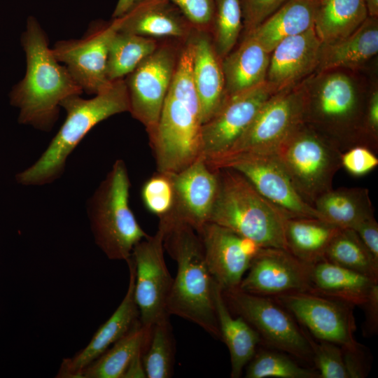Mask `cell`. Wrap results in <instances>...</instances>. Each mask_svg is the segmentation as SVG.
Masks as SVG:
<instances>
[{"label": "cell", "mask_w": 378, "mask_h": 378, "mask_svg": "<svg viewBox=\"0 0 378 378\" xmlns=\"http://www.w3.org/2000/svg\"><path fill=\"white\" fill-rule=\"evenodd\" d=\"M222 167H230L241 174L262 196L289 217H309L325 220L316 209L300 195L273 153L238 155L214 169Z\"/></svg>", "instance_id": "15"}, {"label": "cell", "mask_w": 378, "mask_h": 378, "mask_svg": "<svg viewBox=\"0 0 378 378\" xmlns=\"http://www.w3.org/2000/svg\"><path fill=\"white\" fill-rule=\"evenodd\" d=\"M172 179L174 204L166 216L182 221L198 232L209 222L216 197V169L211 168L202 155L181 171L172 174Z\"/></svg>", "instance_id": "19"}, {"label": "cell", "mask_w": 378, "mask_h": 378, "mask_svg": "<svg viewBox=\"0 0 378 378\" xmlns=\"http://www.w3.org/2000/svg\"><path fill=\"white\" fill-rule=\"evenodd\" d=\"M163 245L177 265L167 302V312L189 321L220 339L214 302L216 281L205 261L197 232L170 216L160 218Z\"/></svg>", "instance_id": "4"}, {"label": "cell", "mask_w": 378, "mask_h": 378, "mask_svg": "<svg viewBox=\"0 0 378 378\" xmlns=\"http://www.w3.org/2000/svg\"><path fill=\"white\" fill-rule=\"evenodd\" d=\"M117 31L113 20L95 21L81 38L59 41L52 48L57 60L89 94L99 93L111 83L106 76V62L109 44Z\"/></svg>", "instance_id": "14"}, {"label": "cell", "mask_w": 378, "mask_h": 378, "mask_svg": "<svg viewBox=\"0 0 378 378\" xmlns=\"http://www.w3.org/2000/svg\"><path fill=\"white\" fill-rule=\"evenodd\" d=\"M270 54L251 34L244 36L221 60L227 97L264 83Z\"/></svg>", "instance_id": "25"}, {"label": "cell", "mask_w": 378, "mask_h": 378, "mask_svg": "<svg viewBox=\"0 0 378 378\" xmlns=\"http://www.w3.org/2000/svg\"><path fill=\"white\" fill-rule=\"evenodd\" d=\"M26 55L24 78L10 93V104L20 110L18 122L45 132L57 121L61 102L83 91L48 46L38 20L29 16L21 37Z\"/></svg>", "instance_id": "3"}, {"label": "cell", "mask_w": 378, "mask_h": 378, "mask_svg": "<svg viewBox=\"0 0 378 378\" xmlns=\"http://www.w3.org/2000/svg\"><path fill=\"white\" fill-rule=\"evenodd\" d=\"M378 280L326 259L312 265L309 292L362 306Z\"/></svg>", "instance_id": "26"}, {"label": "cell", "mask_w": 378, "mask_h": 378, "mask_svg": "<svg viewBox=\"0 0 378 378\" xmlns=\"http://www.w3.org/2000/svg\"><path fill=\"white\" fill-rule=\"evenodd\" d=\"M164 232L158 227L153 235L137 243L131 254L135 265L134 298L141 323L151 328L169 316L167 302L173 278L164 256Z\"/></svg>", "instance_id": "13"}, {"label": "cell", "mask_w": 378, "mask_h": 378, "mask_svg": "<svg viewBox=\"0 0 378 378\" xmlns=\"http://www.w3.org/2000/svg\"><path fill=\"white\" fill-rule=\"evenodd\" d=\"M159 44L154 38L117 31L108 47V80L112 82L129 75Z\"/></svg>", "instance_id": "33"}, {"label": "cell", "mask_w": 378, "mask_h": 378, "mask_svg": "<svg viewBox=\"0 0 378 378\" xmlns=\"http://www.w3.org/2000/svg\"><path fill=\"white\" fill-rule=\"evenodd\" d=\"M216 169L218 190L209 222L232 230L260 248L287 250L285 225L289 216L237 171L230 167Z\"/></svg>", "instance_id": "6"}, {"label": "cell", "mask_w": 378, "mask_h": 378, "mask_svg": "<svg viewBox=\"0 0 378 378\" xmlns=\"http://www.w3.org/2000/svg\"><path fill=\"white\" fill-rule=\"evenodd\" d=\"M368 17L363 0H319L314 30L322 43L342 39Z\"/></svg>", "instance_id": "32"}, {"label": "cell", "mask_w": 378, "mask_h": 378, "mask_svg": "<svg viewBox=\"0 0 378 378\" xmlns=\"http://www.w3.org/2000/svg\"><path fill=\"white\" fill-rule=\"evenodd\" d=\"M348 378H363L367 374L363 347L353 350L342 348Z\"/></svg>", "instance_id": "45"}, {"label": "cell", "mask_w": 378, "mask_h": 378, "mask_svg": "<svg viewBox=\"0 0 378 378\" xmlns=\"http://www.w3.org/2000/svg\"><path fill=\"white\" fill-rule=\"evenodd\" d=\"M151 328L143 326L139 320L111 348L88 365L81 377L122 378L134 358L144 353Z\"/></svg>", "instance_id": "31"}, {"label": "cell", "mask_w": 378, "mask_h": 378, "mask_svg": "<svg viewBox=\"0 0 378 378\" xmlns=\"http://www.w3.org/2000/svg\"><path fill=\"white\" fill-rule=\"evenodd\" d=\"M312 265L286 249L260 248L238 288L264 296L309 291Z\"/></svg>", "instance_id": "17"}, {"label": "cell", "mask_w": 378, "mask_h": 378, "mask_svg": "<svg viewBox=\"0 0 378 378\" xmlns=\"http://www.w3.org/2000/svg\"><path fill=\"white\" fill-rule=\"evenodd\" d=\"M318 1L287 0L249 34L270 53L284 39L314 27Z\"/></svg>", "instance_id": "27"}, {"label": "cell", "mask_w": 378, "mask_h": 378, "mask_svg": "<svg viewBox=\"0 0 378 378\" xmlns=\"http://www.w3.org/2000/svg\"><path fill=\"white\" fill-rule=\"evenodd\" d=\"M223 295L229 309L247 321L267 344L299 359L312 360L306 331L274 298L247 293L238 287L223 290Z\"/></svg>", "instance_id": "9"}, {"label": "cell", "mask_w": 378, "mask_h": 378, "mask_svg": "<svg viewBox=\"0 0 378 378\" xmlns=\"http://www.w3.org/2000/svg\"><path fill=\"white\" fill-rule=\"evenodd\" d=\"M369 17H378V0H363Z\"/></svg>", "instance_id": "48"}, {"label": "cell", "mask_w": 378, "mask_h": 378, "mask_svg": "<svg viewBox=\"0 0 378 378\" xmlns=\"http://www.w3.org/2000/svg\"><path fill=\"white\" fill-rule=\"evenodd\" d=\"M276 93L266 82L227 96L202 126V153L206 160L228 150L247 129L263 104Z\"/></svg>", "instance_id": "16"}, {"label": "cell", "mask_w": 378, "mask_h": 378, "mask_svg": "<svg viewBox=\"0 0 378 378\" xmlns=\"http://www.w3.org/2000/svg\"><path fill=\"white\" fill-rule=\"evenodd\" d=\"M323 218L340 228L354 229L374 216L369 190L365 188H332L314 202Z\"/></svg>", "instance_id": "29"}, {"label": "cell", "mask_w": 378, "mask_h": 378, "mask_svg": "<svg viewBox=\"0 0 378 378\" xmlns=\"http://www.w3.org/2000/svg\"><path fill=\"white\" fill-rule=\"evenodd\" d=\"M319 1V0H318Z\"/></svg>", "instance_id": "49"}, {"label": "cell", "mask_w": 378, "mask_h": 378, "mask_svg": "<svg viewBox=\"0 0 378 378\" xmlns=\"http://www.w3.org/2000/svg\"><path fill=\"white\" fill-rule=\"evenodd\" d=\"M181 47L172 43L159 44L124 79L129 96V112L144 126L148 138L156 130Z\"/></svg>", "instance_id": "11"}, {"label": "cell", "mask_w": 378, "mask_h": 378, "mask_svg": "<svg viewBox=\"0 0 378 378\" xmlns=\"http://www.w3.org/2000/svg\"><path fill=\"white\" fill-rule=\"evenodd\" d=\"M274 299L318 340L353 350L362 347L354 337V306L309 291L284 293Z\"/></svg>", "instance_id": "12"}, {"label": "cell", "mask_w": 378, "mask_h": 378, "mask_svg": "<svg viewBox=\"0 0 378 378\" xmlns=\"http://www.w3.org/2000/svg\"><path fill=\"white\" fill-rule=\"evenodd\" d=\"M377 53L378 17L368 16L346 37L321 44L316 71L337 68L364 69L374 62Z\"/></svg>", "instance_id": "24"}, {"label": "cell", "mask_w": 378, "mask_h": 378, "mask_svg": "<svg viewBox=\"0 0 378 378\" xmlns=\"http://www.w3.org/2000/svg\"><path fill=\"white\" fill-rule=\"evenodd\" d=\"M118 31L151 38L185 42L195 29L178 8L168 0H142L124 15L113 18Z\"/></svg>", "instance_id": "22"}, {"label": "cell", "mask_w": 378, "mask_h": 378, "mask_svg": "<svg viewBox=\"0 0 378 378\" xmlns=\"http://www.w3.org/2000/svg\"><path fill=\"white\" fill-rule=\"evenodd\" d=\"M175 342L169 316L154 324L148 344L142 356L147 378H169L173 376Z\"/></svg>", "instance_id": "35"}, {"label": "cell", "mask_w": 378, "mask_h": 378, "mask_svg": "<svg viewBox=\"0 0 378 378\" xmlns=\"http://www.w3.org/2000/svg\"><path fill=\"white\" fill-rule=\"evenodd\" d=\"M324 259L378 280V262L353 229H339L326 248Z\"/></svg>", "instance_id": "34"}, {"label": "cell", "mask_w": 378, "mask_h": 378, "mask_svg": "<svg viewBox=\"0 0 378 378\" xmlns=\"http://www.w3.org/2000/svg\"><path fill=\"white\" fill-rule=\"evenodd\" d=\"M287 0H241L243 36L251 32Z\"/></svg>", "instance_id": "42"}, {"label": "cell", "mask_w": 378, "mask_h": 378, "mask_svg": "<svg viewBox=\"0 0 378 378\" xmlns=\"http://www.w3.org/2000/svg\"><path fill=\"white\" fill-rule=\"evenodd\" d=\"M353 230L378 262V223L374 216L365 220Z\"/></svg>", "instance_id": "44"}, {"label": "cell", "mask_w": 378, "mask_h": 378, "mask_svg": "<svg viewBox=\"0 0 378 378\" xmlns=\"http://www.w3.org/2000/svg\"><path fill=\"white\" fill-rule=\"evenodd\" d=\"M321 44L314 27L284 39L270 54L265 81L275 92L299 84L316 71Z\"/></svg>", "instance_id": "21"}, {"label": "cell", "mask_w": 378, "mask_h": 378, "mask_svg": "<svg viewBox=\"0 0 378 378\" xmlns=\"http://www.w3.org/2000/svg\"><path fill=\"white\" fill-rule=\"evenodd\" d=\"M94 95L86 99L75 94L61 102L66 112L65 120L38 159L16 175L18 183L36 186L55 181L63 174L69 156L94 126L130 111L124 78L112 81Z\"/></svg>", "instance_id": "5"}, {"label": "cell", "mask_w": 378, "mask_h": 378, "mask_svg": "<svg viewBox=\"0 0 378 378\" xmlns=\"http://www.w3.org/2000/svg\"><path fill=\"white\" fill-rule=\"evenodd\" d=\"M306 334L312 351V361L318 370V377L348 378L342 347L322 340L315 342L307 331Z\"/></svg>", "instance_id": "39"}, {"label": "cell", "mask_w": 378, "mask_h": 378, "mask_svg": "<svg viewBox=\"0 0 378 378\" xmlns=\"http://www.w3.org/2000/svg\"><path fill=\"white\" fill-rule=\"evenodd\" d=\"M241 0H215L211 36L222 60L235 48L243 31Z\"/></svg>", "instance_id": "36"}, {"label": "cell", "mask_w": 378, "mask_h": 378, "mask_svg": "<svg viewBox=\"0 0 378 378\" xmlns=\"http://www.w3.org/2000/svg\"><path fill=\"white\" fill-rule=\"evenodd\" d=\"M182 13L195 31L211 34L215 0H168Z\"/></svg>", "instance_id": "40"}, {"label": "cell", "mask_w": 378, "mask_h": 378, "mask_svg": "<svg viewBox=\"0 0 378 378\" xmlns=\"http://www.w3.org/2000/svg\"><path fill=\"white\" fill-rule=\"evenodd\" d=\"M192 78L202 113V124L220 107L227 97L221 59L217 55L211 34L194 31Z\"/></svg>", "instance_id": "23"}, {"label": "cell", "mask_w": 378, "mask_h": 378, "mask_svg": "<svg viewBox=\"0 0 378 378\" xmlns=\"http://www.w3.org/2000/svg\"><path fill=\"white\" fill-rule=\"evenodd\" d=\"M300 195L313 206L332 188L342 167V150L329 137L302 122L273 152Z\"/></svg>", "instance_id": "8"}, {"label": "cell", "mask_w": 378, "mask_h": 378, "mask_svg": "<svg viewBox=\"0 0 378 378\" xmlns=\"http://www.w3.org/2000/svg\"><path fill=\"white\" fill-rule=\"evenodd\" d=\"M303 122L300 83L273 94L232 146L223 155L206 160L214 169L220 163L244 154L273 153L282 141Z\"/></svg>", "instance_id": "10"}, {"label": "cell", "mask_w": 378, "mask_h": 378, "mask_svg": "<svg viewBox=\"0 0 378 378\" xmlns=\"http://www.w3.org/2000/svg\"><path fill=\"white\" fill-rule=\"evenodd\" d=\"M141 196L148 211L159 218L169 215L174 204L172 174L158 172L144 183Z\"/></svg>", "instance_id": "38"}, {"label": "cell", "mask_w": 378, "mask_h": 378, "mask_svg": "<svg viewBox=\"0 0 378 378\" xmlns=\"http://www.w3.org/2000/svg\"><path fill=\"white\" fill-rule=\"evenodd\" d=\"M364 132L372 142L378 147V82L376 77L371 86L366 106Z\"/></svg>", "instance_id": "43"}, {"label": "cell", "mask_w": 378, "mask_h": 378, "mask_svg": "<svg viewBox=\"0 0 378 378\" xmlns=\"http://www.w3.org/2000/svg\"><path fill=\"white\" fill-rule=\"evenodd\" d=\"M214 302L220 339L226 344L230 355V376L238 378L257 351L261 339L257 331L243 318L232 316L223 298V289L216 282Z\"/></svg>", "instance_id": "28"}, {"label": "cell", "mask_w": 378, "mask_h": 378, "mask_svg": "<svg viewBox=\"0 0 378 378\" xmlns=\"http://www.w3.org/2000/svg\"><path fill=\"white\" fill-rule=\"evenodd\" d=\"M130 181L122 160H117L88 202V216L97 246L110 260H127L148 234L130 207Z\"/></svg>", "instance_id": "7"}, {"label": "cell", "mask_w": 378, "mask_h": 378, "mask_svg": "<svg viewBox=\"0 0 378 378\" xmlns=\"http://www.w3.org/2000/svg\"><path fill=\"white\" fill-rule=\"evenodd\" d=\"M129 284L126 294L110 318L92 336L88 344L71 358H65L57 377H81L83 370L125 335L139 320V312L134 298L135 265L130 257Z\"/></svg>", "instance_id": "20"}, {"label": "cell", "mask_w": 378, "mask_h": 378, "mask_svg": "<svg viewBox=\"0 0 378 378\" xmlns=\"http://www.w3.org/2000/svg\"><path fill=\"white\" fill-rule=\"evenodd\" d=\"M361 307L364 308L365 314L363 329L365 335L376 334L378 330V284L372 288L367 300Z\"/></svg>", "instance_id": "46"}, {"label": "cell", "mask_w": 378, "mask_h": 378, "mask_svg": "<svg viewBox=\"0 0 378 378\" xmlns=\"http://www.w3.org/2000/svg\"><path fill=\"white\" fill-rule=\"evenodd\" d=\"M340 227L309 217H288L285 225L287 250L298 259L313 265L324 259L326 248Z\"/></svg>", "instance_id": "30"}, {"label": "cell", "mask_w": 378, "mask_h": 378, "mask_svg": "<svg viewBox=\"0 0 378 378\" xmlns=\"http://www.w3.org/2000/svg\"><path fill=\"white\" fill-rule=\"evenodd\" d=\"M246 366V378H316V371L299 365L284 354L274 351H256Z\"/></svg>", "instance_id": "37"}, {"label": "cell", "mask_w": 378, "mask_h": 378, "mask_svg": "<svg viewBox=\"0 0 378 378\" xmlns=\"http://www.w3.org/2000/svg\"><path fill=\"white\" fill-rule=\"evenodd\" d=\"M205 261L223 290L237 288L260 247L219 225L207 223L197 232Z\"/></svg>", "instance_id": "18"}, {"label": "cell", "mask_w": 378, "mask_h": 378, "mask_svg": "<svg viewBox=\"0 0 378 378\" xmlns=\"http://www.w3.org/2000/svg\"><path fill=\"white\" fill-rule=\"evenodd\" d=\"M142 0H118L112 14V18H118L127 13Z\"/></svg>", "instance_id": "47"}, {"label": "cell", "mask_w": 378, "mask_h": 378, "mask_svg": "<svg viewBox=\"0 0 378 378\" xmlns=\"http://www.w3.org/2000/svg\"><path fill=\"white\" fill-rule=\"evenodd\" d=\"M192 55L190 36L182 45L156 130L149 138L159 172L177 173L202 155V120L192 78Z\"/></svg>", "instance_id": "2"}, {"label": "cell", "mask_w": 378, "mask_h": 378, "mask_svg": "<svg viewBox=\"0 0 378 378\" xmlns=\"http://www.w3.org/2000/svg\"><path fill=\"white\" fill-rule=\"evenodd\" d=\"M341 164L351 175L361 176L377 167L378 158L370 148L357 145L342 152Z\"/></svg>", "instance_id": "41"}, {"label": "cell", "mask_w": 378, "mask_h": 378, "mask_svg": "<svg viewBox=\"0 0 378 378\" xmlns=\"http://www.w3.org/2000/svg\"><path fill=\"white\" fill-rule=\"evenodd\" d=\"M329 69L302 80L303 122L332 140L342 152L362 145L377 152L364 132L368 96L375 71Z\"/></svg>", "instance_id": "1"}]
</instances>
